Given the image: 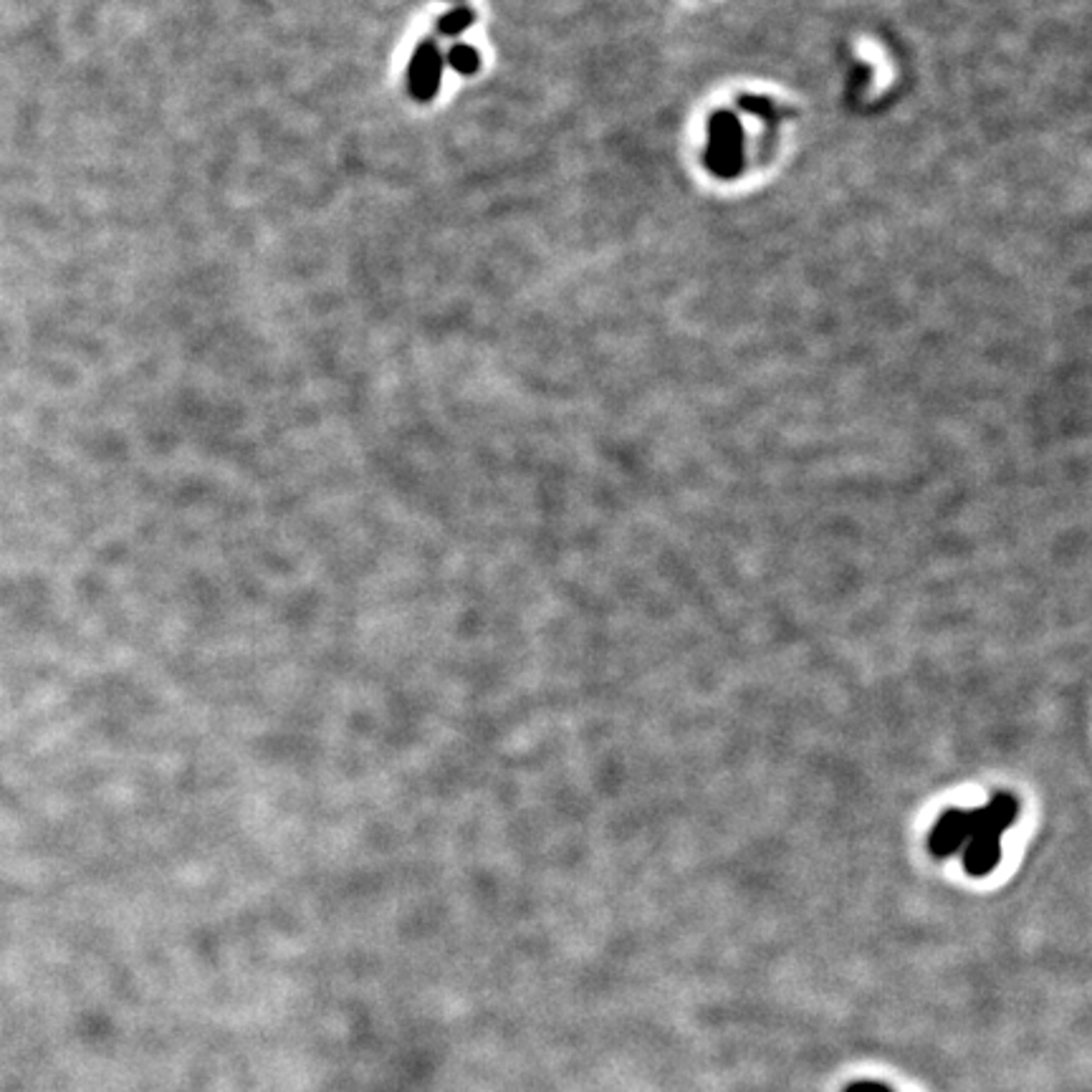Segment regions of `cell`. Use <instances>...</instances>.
<instances>
[{
    "instance_id": "6da1fadb",
    "label": "cell",
    "mask_w": 1092,
    "mask_h": 1092,
    "mask_svg": "<svg viewBox=\"0 0 1092 1092\" xmlns=\"http://www.w3.org/2000/svg\"><path fill=\"white\" fill-rule=\"evenodd\" d=\"M1019 801L1012 795H999L981 809L971 812V832L964 850V868L968 876L984 878L1001 858V835L1017 819Z\"/></svg>"
},
{
    "instance_id": "7a4b0ae2",
    "label": "cell",
    "mask_w": 1092,
    "mask_h": 1092,
    "mask_svg": "<svg viewBox=\"0 0 1092 1092\" xmlns=\"http://www.w3.org/2000/svg\"><path fill=\"white\" fill-rule=\"evenodd\" d=\"M709 137L711 142L709 152H706L709 167L718 178H733L744 165V134H741V125L736 122V117L723 115V112L715 115L711 120Z\"/></svg>"
},
{
    "instance_id": "3957f363",
    "label": "cell",
    "mask_w": 1092,
    "mask_h": 1092,
    "mask_svg": "<svg viewBox=\"0 0 1092 1092\" xmlns=\"http://www.w3.org/2000/svg\"><path fill=\"white\" fill-rule=\"evenodd\" d=\"M441 74H443V56L441 51L435 48L433 41H425L423 46L418 48V53L412 56L410 63V92L420 99V102H428L433 99V94L438 92L441 86Z\"/></svg>"
},
{
    "instance_id": "277c9868",
    "label": "cell",
    "mask_w": 1092,
    "mask_h": 1092,
    "mask_svg": "<svg viewBox=\"0 0 1092 1092\" xmlns=\"http://www.w3.org/2000/svg\"><path fill=\"white\" fill-rule=\"evenodd\" d=\"M968 832H971V812L968 809H949L944 817L938 819L928 847L936 858H949V855L959 853L961 847L966 845Z\"/></svg>"
},
{
    "instance_id": "5b68a950",
    "label": "cell",
    "mask_w": 1092,
    "mask_h": 1092,
    "mask_svg": "<svg viewBox=\"0 0 1092 1092\" xmlns=\"http://www.w3.org/2000/svg\"><path fill=\"white\" fill-rule=\"evenodd\" d=\"M448 63H451L458 74H473V71L478 69V53H475L470 46L458 43V46H453L451 53H448Z\"/></svg>"
},
{
    "instance_id": "8992f818",
    "label": "cell",
    "mask_w": 1092,
    "mask_h": 1092,
    "mask_svg": "<svg viewBox=\"0 0 1092 1092\" xmlns=\"http://www.w3.org/2000/svg\"><path fill=\"white\" fill-rule=\"evenodd\" d=\"M473 24V13L465 11V8H456V11H451L448 16L441 18V34L446 36H458V34H463L468 26Z\"/></svg>"
},
{
    "instance_id": "52a82bcc",
    "label": "cell",
    "mask_w": 1092,
    "mask_h": 1092,
    "mask_svg": "<svg viewBox=\"0 0 1092 1092\" xmlns=\"http://www.w3.org/2000/svg\"><path fill=\"white\" fill-rule=\"evenodd\" d=\"M842 1092H892L890 1087L881 1085V1082H853V1085H847Z\"/></svg>"
}]
</instances>
